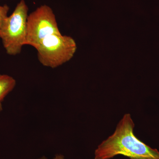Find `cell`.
<instances>
[{
    "label": "cell",
    "mask_w": 159,
    "mask_h": 159,
    "mask_svg": "<svg viewBox=\"0 0 159 159\" xmlns=\"http://www.w3.org/2000/svg\"><path fill=\"white\" fill-rule=\"evenodd\" d=\"M26 45L36 48L42 41L54 34H61L51 7L43 5L28 16Z\"/></svg>",
    "instance_id": "obj_4"
},
{
    "label": "cell",
    "mask_w": 159,
    "mask_h": 159,
    "mask_svg": "<svg viewBox=\"0 0 159 159\" xmlns=\"http://www.w3.org/2000/svg\"><path fill=\"white\" fill-rule=\"evenodd\" d=\"M38 159H47V158H46L45 157H42ZM54 159H65L64 157L63 156L59 154L57 155L54 158Z\"/></svg>",
    "instance_id": "obj_7"
},
{
    "label": "cell",
    "mask_w": 159,
    "mask_h": 159,
    "mask_svg": "<svg viewBox=\"0 0 159 159\" xmlns=\"http://www.w3.org/2000/svg\"><path fill=\"white\" fill-rule=\"evenodd\" d=\"M9 6L7 5L3 6H0V29L4 20L8 16V11L9 10Z\"/></svg>",
    "instance_id": "obj_6"
},
{
    "label": "cell",
    "mask_w": 159,
    "mask_h": 159,
    "mask_svg": "<svg viewBox=\"0 0 159 159\" xmlns=\"http://www.w3.org/2000/svg\"><path fill=\"white\" fill-rule=\"evenodd\" d=\"M16 80L13 77L0 74V103H2L5 98L14 89Z\"/></svg>",
    "instance_id": "obj_5"
},
{
    "label": "cell",
    "mask_w": 159,
    "mask_h": 159,
    "mask_svg": "<svg viewBox=\"0 0 159 159\" xmlns=\"http://www.w3.org/2000/svg\"><path fill=\"white\" fill-rule=\"evenodd\" d=\"M3 110L2 105V103H0V113Z\"/></svg>",
    "instance_id": "obj_8"
},
{
    "label": "cell",
    "mask_w": 159,
    "mask_h": 159,
    "mask_svg": "<svg viewBox=\"0 0 159 159\" xmlns=\"http://www.w3.org/2000/svg\"><path fill=\"white\" fill-rule=\"evenodd\" d=\"M29 8L21 0L14 11L4 20L0 29V38L6 53L10 55L20 53L26 45Z\"/></svg>",
    "instance_id": "obj_2"
},
{
    "label": "cell",
    "mask_w": 159,
    "mask_h": 159,
    "mask_svg": "<svg viewBox=\"0 0 159 159\" xmlns=\"http://www.w3.org/2000/svg\"><path fill=\"white\" fill-rule=\"evenodd\" d=\"M135 124L130 114H125L112 134L95 150V159H111L121 155L130 159H159V151L140 141L134 134Z\"/></svg>",
    "instance_id": "obj_1"
},
{
    "label": "cell",
    "mask_w": 159,
    "mask_h": 159,
    "mask_svg": "<svg viewBox=\"0 0 159 159\" xmlns=\"http://www.w3.org/2000/svg\"><path fill=\"white\" fill-rule=\"evenodd\" d=\"M40 63L54 69L70 61L74 56L77 45L70 36L54 34L46 38L36 47Z\"/></svg>",
    "instance_id": "obj_3"
}]
</instances>
